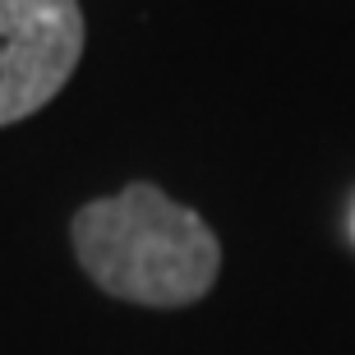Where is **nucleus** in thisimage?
Returning a JSON list of instances; mask_svg holds the SVG:
<instances>
[{
	"label": "nucleus",
	"instance_id": "obj_2",
	"mask_svg": "<svg viewBox=\"0 0 355 355\" xmlns=\"http://www.w3.org/2000/svg\"><path fill=\"white\" fill-rule=\"evenodd\" d=\"M79 0H0V125L33 116L83 55Z\"/></svg>",
	"mask_w": 355,
	"mask_h": 355
},
{
	"label": "nucleus",
	"instance_id": "obj_1",
	"mask_svg": "<svg viewBox=\"0 0 355 355\" xmlns=\"http://www.w3.org/2000/svg\"><path fill=\"white\" fill-rule=\"evenodd\" d=\"M69 240L92 286L148 309H184L203 300L222 272V245L194 208L148 180L74 212Z\"/></svg>",
	"mask_w": 355,
	"mask_h": 355
}]
</instances>
